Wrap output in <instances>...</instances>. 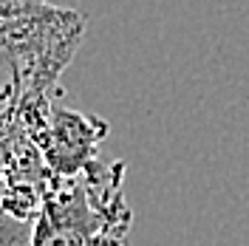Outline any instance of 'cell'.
<instances>
[{"instance_id":"1","label":"cell","mask_w":249,"mask_h":246,"mask_svg":"<svg viewBox=\"0 0 249 246\" xmlns=\"http://www.w3.org/2000/svg\"><path fill=\"white\" fill-rule=\"evenodd\" d=\"M124 161L96 158L57 178L34 218V246H127L133 210L124 198Z\"/></svg>"},{"instance_id":"2","label":"cell","mask_w":249,"mask_h":246,"mask_svg":"<svg viewBox=\"0 0 249 246\" xmlns=\"http://www.w3.org/2000/svg\"><path fill=\"white\" fill-rule=\"evenodd\" d=\"M85 37V15L46 3L23 20H9L0 31V71L6 77L0 102L54 96L60 77Z\"/></svg>"},{"instance_id":"3","label":"cell","mask_w":249,"mask_h":246,"mask_svg":"<svg viewBox=\"0 0 249 246\" xmlns=\"http://www.w3.org/2000/svg\"><path fill=\"white\" fill-rule=\"evenodd\" d=\"M0 110L12 113L26 127L57 178H71L96 158H102L99 144L108 136L105 119L62 108L54 102V96L0 102Z\"/></svg>"},{"instance_id":"4","label":"cell","mask_w":249,"mask_h":246,"mask_svg":"<svg viewBox=\"0 0 249 246\" xmlns=\"http://www.w3.org/2000/svg\"><path fill=\"white\" fill-rule=\"evenodd\" d=\"M0 246H34V221L0 210Z\"/></svg>"},{"instance_id":"5","label":"cell","mask_w":249,"mask_h":246,"mask_svg":"<svg viewBox=\"0 0 249 246\" xmlns=\"http://www.w3.org/2000/svg\"><path fill=\"white\" fill-rule=\"evenodd\" d=\"M48 0H0V20H23V17L34 15L37 9H43Z\"/></svg>"},{"instance_id":"6","label":"cell","mask_w":249,"mask_h":246,"mask_svg":"<svg viewBox=\"0 0 249 246\" xmlns=\"http://www.w3.org/2000/svg\"><path fill=\"white\" fill-rule=\"evenodd\" d=\"M6 139H9V124L0 113V201H3V156H6Z\"/></svg>"},{"instance_id":"7","label":"cell","mask_w":249,"mask_h":246,"mask_svg":"<svg viewBox=\"0 0 249 246\" xmlns=\"http://www.w3.org/2000/svg\"><path fill=\"white\" fill-rule=\"evenodd\" d=\"M48 3H60V6H62V3H65V0H48Z\"/></svg>"},{"instance_id":"8","label":"cell","mask_w":249,"mask_h":246,"mask_svg":"<svg viewBox=\"0 0 249 246\" xmlns=\"http://www.w3.org/2000/svg\"><path fill=\"white\" fill-rule=\"evenodd\" d=\"M0 31H3V20H0Z\"/></svg>"}]
</instances>
